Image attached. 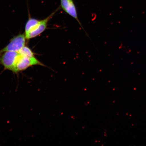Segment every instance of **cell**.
Segmentation results:
<instances>
[{"instance_id": "cell-2", "label": "cell", "mask_w": 146, "mask_h": 146, "mask_svg": "<svg viewBox=\"0 0 146 146\" xmlns=\"http://www.w3.org/2000/svg\"><path fill=\"white\" fill-rule=\"evenodd\" d=\"M27 40L25 33L14 36L6 46L0 50V55L7 52H19L25 46Z\"/></svg>"}, {"instance_id": "cell-7", "label": "cell", "mask_w": 146, "mask_h": 146, "mask_svg": "<svg viewBox=\"0 0 146 146\" xmlns=\"http://www.w3.org/2000/svg\"><path fill=\"white\" fill-rule=\"evenodd\" d=\"M18 52L21 56L30 57L35 56V54L33 51L29 47L25 45Z\"/></svg>"}, {"instance_id": "cell-6", "label": "cell", "mask_w": 146, "mask_h": 146, "mask_svg": "<svg viewBox=\"0 0 146 146\" xmlns=\"http://www.w3.org/2000/svg\"><path fill=\"white\" fill-rule=\"evenodd\" d=\"M29 18L25 25V34L26 35L31 31L39 22L40 20L31 17L29 14Z\"/></svg>"}, {"instance_id": "cell-3", "label": "cell", "mask_w": 146, "mask_h": 146, "mask_svg": "<svg viewBox=\"0 0 146 146\" xmlns=\"http://www.w3.org/2000/svg\"><path fill=\"white\" fill-rule=\"evenodd\" d=\"M19 52H7L0 55V64L4 67L5 70L11 71L13 73L15 67L18 57Z\"/></svg>"}, {"instance_id": "cell-1", "label": "cell", "mask_w": 146, "mask_h": 146, "mask_svg": "<svg viewBox=\"0 0 146 146\" xmlns=\"http://www.w3.org/2000/svg\"><path fill=\"white\" fill-rule=\"evenodd\" d=\"M35 65H40L46 67L45 65L36 59L35 56L31 57H28L21 56L19 54V57L16 62L13 73L17 74L18 73L26 70L29 67Z\"/></svg>"}, {"instance_id": "cell-4", "label": "cell", "mask_w": 146, "mask_h": 146, "mask_svg": "<svg viewBox=\"0 0 146 146\" xmlns=\"http://www.w3.org/2000/svg\"><path fill=\"white\" fill-rule=\"evenodd\" d=\"M59 8L56 9L54 12L45 19L40 20L39 23L28 33L25 35L27 40L32 39L39 36L43 33L46 29L49 21L57 12Z\"/></svg>"}, {"instance_id": "cell-5", "label": "cell", "mask_w": 146, "mask_h": 146, "mask_svg": "<svg viewBox=\"0 0 146 146\" xmlns=\"http://www.w3.org/2000/svg\"><path fill=\"white\" fill-rule=\"evenodd\" d=\"M61 8L71 17L74 18L83 29L78 18L77 10L73 0H60Z\"/></svg>"}]
</instances>
